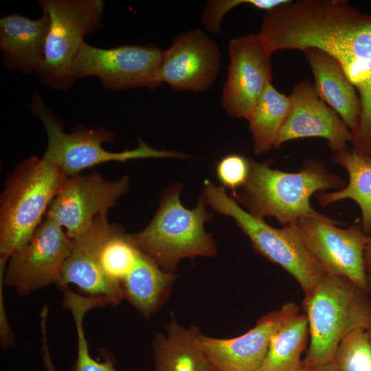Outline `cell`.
Instances as JSON below:
<instances>
[{"mask_svg": "<svg viewBox=\"0 0 371 371\" xmlns=\"http://www.w3.org/2000/svg\"><path fill=\"white\" fill-rule=\"evenodd\" d=\"M260 33L274 52L317 48L339 63L361 103L352 150L371 159V14L344 0H288L267 12Z\"/></svg>", "mask_w": 371, "mask_h": 371, "instance_id": "1", "label": "cell"}, {"mask_svg": "<svg viewBox=\"0 0 371 371\" xmlns=\"http://www.w3.org/2000/svg\"><path fill=\"white\" fill-rule=\"evenodd\" d=\"M249 160V172L243 190L232 198L254 216L275 218L282 226L297 225L302 218L336 222L315 210L310 203L315 192L343 188L345 181L330 172L317 159H306L298 172L273 169L268 163Z\"/></svg>", "mask_w": 371, "mask_h": 371, "instance_id": "2", "label": "cell"}, {"mask_svg": "<svg viewBox=\"0 0 371 371\" xmlns=\"http://www.w3.org/2000/svg\"><path fill=\"white\" fill-rule=\"evenodd\" d=\"M68 177L36 156L14 169L0 199V267H5L10 257L29 243Z\"/></svg>", "mask_w": 371, "mask_h": 371, "instance_id": "3", "label": "cell"}, {"mask_svg": "<svg viewBox=\"0 0 371 371\" xmlns=\"http://www.w3.org/2000/svg\"><path fill=\"white\" fill-rule=\"evenodd\" d=\"M351 280L324 275L302 302L310 344L304 367L331 363L340 341L352 331L371 328V300Z\"/></svg>", "mask_w": 371, "mask_h": 371, "instance_id": "4", "label": "cell"}, {"mask_svg": "<svg viewBox=\"0 0 371 371\" xmlns=\"http://www.w3.org/2000/svg\"><path fill=\"white\" fill-rule=\"evenodd\" d=\"M181 185L170 186L150 223L137 233L128 234L142 254L169 273H174L183 258L214 256L216 253L212 236L204 229L213 215L207 212L203 196L196 207L189 210L181 202Z\"/></svg>", "mask_w": 371, "mask_h": 371, "instance_id": "5", "label": "cell"}, {"mask_svg": "<svg viewBox=\"0 0 371 371\" xmlns=\"http://www.w3.org/2000/svg\"><path fill=\"white\" fill-rule=\"evenodd\" d=\"M203 196L212 209L232 217L247 236L254 248L269 261L280 265L308 292L326 275L304 243L297 225L273 227L240 207L225 189L210 180L204 181Z\"/></svg>", "mask_w": 371, "mask_h": 371, "instance_id": "6", "label": "cell"}, {"mask_svg": "<svg viewBox=\"0 0 371 371\" xmlns=\"http://www.w3.org/2000/svg\"><path fill=\"white\" fill-rule=\"evenodd\" d=\"M30 108L42 121L47 134V144L42 158L57 166L68 177L109 161L186 157L181 152L155 149L142 140L134 149L110 152L106 150L102 144L113 140V132L104 128L78 129L71 133L65 132L61 124L47 109L38 93L33 96Z\"/></svg>", "mask_w": 371, "mask_h": 371, "instance_id": "7", "label": "cell"}, {"mask_svg": "<svg viewBox=\"0 0 371 371\" xmlns=\"http://www.w3.org/2000/svg\"><path fill=\"white\" fill-rule=\"evenodd\" d=\"M49 18L43 62L37 71L44 85L65 89L75 81L72 63L83 38L102 24L101 0H42Z\"/></svg>", "mask_w": 371, "mask_h": 371, "instance_id": "8", "label": "cell"}, {"mask_svg": "<svg viewBox=\"0 0 371 371\" xmlns=\"http://www.w3.org/2000/svg\"><path fill=\"white\" fill-rule=\"evenodd\" d=\"M162 52L152 45L102 49L83 41L74 59L72 73L76 80L97 76L111 90L151 89L161 85L157 73Z\"/></svg>", "mask_w": 371, "mask_h": 371, "instance_id": "9", "label": "cell"}, {"mask_svg": "<svg viewBox=\"0 0 371 371\" xmlns=\"http://www.w3.org/2000/svg\"><path fill=\"white\" fill-rule=\"evenodd\" d=\"M71 244L63 228L45 214L29 243L10 257L0 282L25 296L52 283L57 284Z\"/></svg>", "mask_w": 371, "mask_h": 371, "instance_id": "10", "label": "cell"}, {"mask_svg": "<svg viewBox=\"0 0 371 371\" xmlns=\"http://www.w3.org/2000/svg\"><path fill=\"white\" fill-rule=\"evenodd\" d=\"M339 224L306 217L300 218L297 225L326 275L344 277L369 293L363 256L371 234L357 223L346 229L337 227Z\"/></svg>", "mask_w": 371, "mask_h": 371, "instance_id": "11", "label": "cell"}, {"mask_svg": "<svg viewBox=\"0 0 371 371\" xmlns=\"http://www.w3.org/2000/svg\"><path fill=\"white\" fill-rule=\"evenodd\" d=\"M229 65L222 105L236 117L248 120L260 95L271 83L273 50L260 33L235 38L228 45Z\"/></svg>", "mask_w": 371, "mask_h": 371, "instance_id": "12", "label": "cell"}, {"mask_svg": "<svg viewBox=\"0 0 371 371\" xmlns=\"http://www.w3.org/2000/svg\"><path fill=\"white\" fill-rule=\"evenodd\" d=\"M128 186L127 176L117 181H108L97 172L69 177L46 214L74 238L91 227L97 216L107 215Z\"/></svg>", "mask_w": 371, "mask_h": 371, "instance_id": "13", "label": "cell"}, {"mask_svg": "<svg viewBox=\"0 0 371 371\" xmlns=\"http://www.w3.org/2000/svg\"><path fill=\"white\" fill-rule=\"evenodd\" d=\"M298 313V306L289 302L260 317L243 335L220 339L200 333L197 342L214 371H257L265 359L273 335Z\"/></svg>", "mask_w": 371, "mask_h": 371, "instance_id": "14", "label": "cell"}, {"mask_svg": "<svg viewBox=\"0 0 371 371\" xmlns=\"http://www.w3.org/2000/svg\"><path fill=\"white\" fill-rule=\"evenodd\" d=\"M220 57L218 45L201 30L184 32L162 52L158 80L178 90L205 91L217 77Z\"/></svg>", "mask_w": 371, "mask_h": 371, "instance_id": "15", "label": "cell"}, {"mask_svg": "<svg viewBox=\"0 0 371 371\" xmlns=\"http://www.w3.org/2000/svg\"><path fill=\"white\" fill-rule=\"evenodd\" d=\"M291 105L274 148L295 139L321 137L333 152L348 147L352 133L337 113L319 96L314 85L300 81L289 95Z\"/></svg>", "mask_w": 371, "mask_h": 371, "instance_id": "16", "label": "cell"}, {"mask_svg": "<svg viewBox=\"0 0 371 371\" xmlns=\"http://www.w3.org/2000/svg\"><path fill=\"white\" fill-rule=\"evenodd\" d=\"M109 228V221L97 217L91 227L71 239V250L57 286L74 284L87 296L101 297L117 306L124 299L121 282L109 278L98 261V251Z\"/></svg>", "mask_w": 371, "mask_h": 371, "instance_id": "17", "label": "cell"}, {"mask_svg": "<svg viewBox=\"0 0 371 371\" xmlns=\"http://www.w3.org/2000/svg\"><path fill=\"white\" fill-rule=\"evenodd\" d=\"M49 18L30 19L16 13L0 19V48L8 67L25 74L36 72L44 59Z\"/></svg>", "mask_w": 371, "mask_h": 371, "instance_id": "18", "label": "cell"}, {"mask_svg": "<svg viewBox=\"0 0 371 371\" xmlns=\"http://www.w3.org/2000/svg\"><path fill=\"white\" fill-rule=\"evenodd\" d=\"M304 52L319 96L337 113L352 133L361 115L360 100L355 87L332 56L317 48Z\"/></svg>", "mask_w": 371, "mask_h": 371, "instance_id": "19", "label": "cell"}, {"mask_svg": "<svg viewBox=\"0 0 371 371\" xmlns=\"http://www.w3.org/2000/svg\"><path fill=\"white\" fill-rule=\"evenodd\" d=\"M200 330L185 328L173 317L166 333H157L153 341L155 371H214L199 347Z\"/></svg>", "mask_w": 371, "mask_h": 371, "instance_id": "20", "label": "cell"}, {"mask_svg": "<svg viewBox=\"0 0 371 371\" xmlns=\"http://www.w3.org/2000/svg\"><path fill=\"white\" fill-rule=\"evenodd\" d=\"M178 276L141 252L134 268L121 282L123 298L148 319L167 301Z\"/></svg>", "mask_w": 371, "mask_h": 371, "instance_id": "21", "label": "cell"}, {"mask_svg": "<svg viewBox=\"0 0 371 371\" xmlns=\"http://www.w3.org/2000/svg\"><path fill=\"white\" fill-rule=\"evenodd\" d=\"M333 164L346 170L349 181L343 188L317 195L319 204L326 207L346 199L353 200L361 213V226L371 234V159L355 153L351 148L333 152Z\"/></svg>", "mask_w": 371, "mask_h": 371, "instance_id": "22", "label": "cell"}, {"mask_svg": "<svg viewBox=\"0 0 371 371\" xmlns=\"http://www.w3.org/2000/svg\"><path fill=\"white\" fill-rule=\"evenodd\" d=\"M290 105L289 96L280 93L271 82L267 86L247 120L256 154H264L274 147Z\"/></svg>", "mask_w": 371, "mask_h": 371, "instance_id": "23", "label": "cell"}, {"mask_svg": "<svg viewBox=\"0 0 371 371\" xmlns=\"http://www.w3.org/2000/svg\"><path fill=\"white\" fill-rule=\"evenodd\" d=\"M308 333L305 313L297 314L271 337L265 359L257 371H295L302 363Z\"/></svg>", "mask_w": 371, "mask_h": 371, "instance_id": "24", "label": "cell"}, {"mask_svg": "<svg viewBox=\"0 0 371 371\" xmlns=\"http://www.w3.org/2000/svg\"><path fill=\"white\" fill-rule=\"evenodd\" d=\"M63 294V304L70 310L74 320L77 334V355L69 371H117L114 357L107 351H102L104 361L93 359L83 329V319L91 309L107 306L101 297L82 296L74 292L69 286L59 289Z\"/></svg>", "mask_w": 371, "mask_h": 371, "instance_id": "25", "label": "cell"}, {"mask_svg": "<svg viewBox=\"0 0 371 371\" xmlns=\"http://www.w3.org/2000/svg\"><path fill=\"white\" fill-rule=\"evenodd\" d=\"M141 251L128 234L111 224L98 251V261L106 276L121 282L135 266Z\"/></svg>", "mask_w": 371, "mask_h": 371, "instance_id": "26", "label": "cell"}, {"mask_svg": "<svg viewBox=\"0 0 371 371\" xmlns=\"http://www.w3.org/2000/svg\"><path fill=\"white\" fill-rule=\"evenodd\" d=\"M332 363L339 371H371V342L368 330H355L339 344Z\"/></svg>", "mask_w": 371, "mask_h": 371, "instance_id": "27", "label": "cell"}, {"mask_svg": "<svg viewBox=\"0 0 371 371\" xmlns=\"http://www.w3.org/2000/svg\"><path fill=\"white\" fill-rule=\"evenodd\" d=\"M249 172V160L243 155L230 154L223 157L216 168L217 178L222 185L232 191V196L247 181Z\"/></svg>", "mask_w": 371, "mask_h": 371, "instance_id": "28", "label": "cell"}, {"mask_svg": "<svg viewBox=\"0 0 371 371\" xmlns=\"http://www.w3.org/2000/svg\"><path fill=\"white\" fill-rule=\"evenodd\" d=\"M47 318L48 315L47 314H43L41 316V329L42 334L41 357L43 366L46 371H58L53 362L48 346L47 330Z\"/></svg>", "mask_w": 371, "mask_h": 371, "instance_id": "29", "label": "cell"}, {"mask_svg": "<svg viewBox=\"0 0 371 371\" xmlns=\"http://www.w3.org/2000/svg\"><path fill=\"white\" fill-rule=\"evenodd\" d=\"M363 258L367 276L371 275V240L365 249Z\"/></svg>", "mask_w": 371, "mask_h": 371, "instance_id": "30", "label": "cell"}, {"mask_svg": "<svg viewBox=\"0 0 371 371\" xmlns=\"http://www.w3.org/2000/svg\"><path fill=\"white\" fill-rule=\"evenodd\" d=\"M304 368L305 371H339L332 363L324 365L304 367Z\"/></svg>", "mask_w": 371, "mask_h": 371, "instance_id": "31", "label": "cell"}, {"mask_svg": "<svg viewBox=\"0 0 371 371\" xmlns=\"http://www.w3.org/2000/svg\"><path fill=\"white\" fill-rule=\"evenodd\" d=\"M368 284L369 293H371V275L368 276Z\"/></svg>", "mask_w": 371, "mask_h": 371, "instance_id": "32", "label": "cell"}, {"mask_svg": "<svg viewBox=\"0 0 371 371\" xmlns=\"http://www.w3.org/2000/svg\"><path fill=\"white\" fill-rule=\"evenodd\" d=\"M295 371H305L304 370V368L303 367V365L302 364L301 366H300L297 370H295Z\"/></svg>", "mask_w": 371, "mask_h": 371, "instance_id": "33", "label": "cell"}, {"mask_svg": "<svg viewBox=\"0 0 371 371\" xmlns=\"http://www.w3.org/2000/svg\"><path fill=\"white\" fill-rule=\"evenodd\" d=\"M368 330V333H369V336H370V342H371V328Z\"/></svg>", "mask_w": 371, "mask_h": 371, "instance_id": "34", "label": "cell"}]
</instances>
